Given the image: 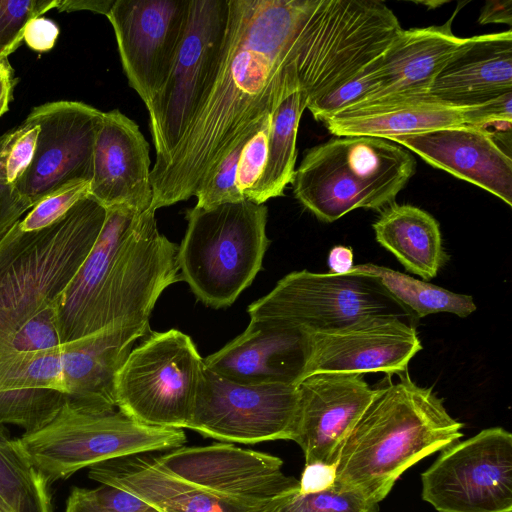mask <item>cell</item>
Listing matches in <instances>:
<instances>
[{
	"label": "cell",
	"instance_id": "4dcf8cb0",
	"mask_svg": "<svg viewBox=\"0 0 512 512\" xmlns=\"http://www.w3.org/2000/svg\"><path fill=\"white\" fill-rule=\"evenodd\" d=\"M380 57L350 80L310 103L306 109L314 119L323 122L329 116L363 102L376 92L381 85Z\"/></svg>",
	"mask_w": 512,
	"mask_h": 512
},
{
	"label": "cell",
	"instance_id": "1f68e13d",
	"mask_svg": "<svg viewBox=\"0 0 512 512\" xmlns=\"http://www.w3.org/2000/svg\"><path fill=\"white\" fill-rule=\"evenodd\" d=\"M39 126L29 114L0 137V184L14 186L28 168L35 153Z\"/></svg>",
	"mask_w": 512,
	"mask_h": 512
},
{
	"label": "cell",
	"instance_id": "8992f818",
	"mask_svg": "<svg viewBox=\"0 0 512 512\" xmlns=\"http://www.w3.org/2000/svg\"><path fill=\"white\" fill-rule=\"evenodd\" d=\"M402 31L382 1L317 0L301 31L296 57L307 106L376 61Z\"/></svg>",
	"mask_w": 512,
	"mask_h": 512
},
{
	"label": "cell",
	"instance_id": "2e32d148",
	"mask_svg": "<svg viewBox=\"0 0 512 512\" xmlns=\"http://www.w3.org/2000/svg\"><path fill=\"white\" fill-rule=\"evenodd\" d=\"M167 472L211 493L249 503L284 502L299 492L277 456L233 443L180 447L155 455Z\"/></svg>",
	"mask_w": 512,
	"mask_h": 512
},
{
	"label": "cell",
	"instance_id": "f1b7e54d",
	"mask_svg": "<svg viewBox=\"0 0 512 512\" xmlns=\"http://www.w3.org/2000/svg\"><path fill=\"white\" fill-rule=\"evenodd\" d=\"M348 273L377 279L392 298L404 308H409L418 318L439 312L464 318L476 310L469 295L449 291L388 267L371 263L353 265Z\"/></svg>",
	"mask_w": 512,
	"mask_h": 512
},
{
	"label": "cell",
	"instance_id": "d4e9b609",
	"mask_svg": "<svg viewBox=\"0 0 512 512\" xmlns=\"http://www.w3.org/2000/svg\"><path fill=\"white\" fill-rule=\"evenodd\" d=\"M512 92V31L470 37L440 71L428 94L477 105Z\"/></svg>",
	"mask_w": 512,
	"mask_h": 512
},
{
	"label": "cell",
	"instance_id": "bcb514c9",
	"mask_svg": "<svg viewBox=\"0 0 512 512\" xmlns=\"http://www.w3.org/2000/svg\"><path fill=\"white\" fill-rule=\"evenodd\" d=\"M15 191L14 186L0 184V207L13 195Z\"/></svg>",
	"mask_w": 512,
	"mask_h": 512
},
{
	"label": "cell",
	"instance_id": "f546056e",
	"mask_svg": "<svg viewBox=\"0 0 512 512\" xmlns=\"http://www.w3.org/2000/svg\"><path fill=\"white\" fill-rule=\"evenodd\" d=\"M49 486L0 425V500L8 512H53Z\"/></svg>",
	"mask_w": 512,
	"mask_h": 512
},
{
	"label": "cell",
	"instance_id": "d6986e66",
	"mask_svg": "<svg viewBox=\"0 0 512 512\" xmlns=\"http://www.w3.org/2000/svg\"><path fill=\"white\" fill-rule=\"evenodd\" d=\"M377 392L361 374L317 373L298 383L293 441L301 447L305 465L335 468L347 436Z\"/></svg>",
	"mask_w": 512,
	"mask_h": 512
},
{
	"label": "cell",
	"instance_id": "e575fe53",
	"mask_svg": "<svg viewBox=\"0 0 512 512\" xmlns=\"http://www.w3.org/2000/svg\"><path fill=\"white\" fill-rule=\"evenodd\" d=\"M90 182L74 181L35 204L18 222L22 231L41 230L64 216L78 201L89 195Z\"/></svg>",
	"mask_w": 512,
	"mask_h": 512
},
{
	"label": "cell",
	"instance_id": "277c9868",
	"mask_svg": "<svg viewBox=\"0 0 512 512\" xmlns=\"http://www.w3.org/2000/svg\"><path fill=\"white\" fill-rule=\"evenodd\" d=\"M402 146L383 138L343 136L309 149L292 180L296 199L319 220L391 204L415 172Z\"/></svg>",
	"mask_w": 512,
	"mask_h": 512
},
{
	"label": "cell",
	"instance_id": "836d02e7",
	"mask_svg": "<svg viewBox=\"0 0 512 512\" xmlns=\"http://www.w3.org/2000/svg\"><path fill=\"white\" fill-rule=\"evenodd\" d=\"M373 503L353 490H338L333 486L321 491L300 494L283 503L275 512H377Z\"/></svg>",
	"mask_w": 512,
	"mask_h": 512
},
{
	"label": "cell",
	"instance_id": "f6af8a7d",
	"mask_svg": "<svg viewBox=\"0 0 512 512\" xmlns=\"http://www.w3.org/2000/svg\"><path fill=\"white\" fill-rule=\"evenodd\" d=\"M9 62L0 64V117L8 111L14 85Z\"/></svg>",
	"mask_w": 512,
	"mask_h": 512
},
{
	"label": "cell",
	"instance_id": "4fadbf2b",
	"mask_svg": "<svg viewBox=\"0 0 512 512\" xmlns=\"http://www.w3.org/2000/svg\"><path fill=\"white\" fill-rule=\"evenodd\" d=\"M297 411L298 384H239L205 366L188 429L226 443L293 441Z\"/></svg>",
	"mask_w": 512,
	"mask_h": 512
},
{
	"label": "cell",
	"instance_id": "52a82bcc",
	"mask_svg": "<svg viewBox=\"0 0 512 512\" xmlns=\"http://www.w3.org/2000/svg\"><path fill=\"white\" fill-rule=\"evenodd\" d=\"M15 441L51 485L111 459L180 448L187 438L183 429L145 425L119 409L94 412L68 400L49 423Z\"/></svg>",
	"mask_w": 512,
	"mask_h": 512
},
{
	"label": "cell",
	"instance_id": "c3c4849f",
	"mask_svg": "<svg viewBox=\"0 0 512 512\" xmlns=\"http://www.w3.org/2000/svg\"><path fill=\"white\" fill-rule=\"evenodd\" d=\"M0 512H8L3 502L0 500Z\"/></svg>",
	"mask_w": 512,
	"mask_h": 512
},
{
	"label": "cell",
	"instance_id": "5bb4252c",
	"mask_svg": "<svg viewBox=\"0 0 512 512\" xmlns=\"http://www.w3.org/2000/svg\"><path fill=\"white\" fill-rule=\"evenodd\" d=\"M512 92L477 105H457L428 93L394 96L359 104L326 118L337 136L392 137L437 129L476 126L491 133L511 131Z\"/></svg>",
	"mask_w": 512,
	"mask_h": 512
},
{
	"label": "cell",
	"instance_id": "d590c367",
	"mask_svg": "<svg viewBox=\"0 0 512 512\" xmlns=\"http://www.w3.org/2000/svg\"><path fill=\"white\" fill-rule=\"evenodd\" d=\"M249 139L234 147L215 167L206 182L197 189L194 194L197 198L195 206L211 208L245 200L237 188L236 172L240 153Z\"/></svg>",
	"mask_w": 512,
	"mask_h": 512
},
{
	"label": "cell",
	"instance_id": "7bdbcfd3",
	"mask_svg": "<svg viewBox=\"0 0 512 512\" xmlns=\"http://www.w3.org/2000/svg\"><path fill=\"white\" fill-rule=\"evenodd\" d=\"M115 0H59L57 9L60 12L89 10L107 16Z\"/></svg>",
	"mask_w": 512,
	"mask_h": 512
},
{
	"label": "cell",
	"instance_id": "7402d4cb",
	"mask_svg": "<svg viewBox=\"0 0 512 512\" xmlns=\"http://www.w3.org/2000/svg\"><path fill=\"white\" fill-rule=\"evenodd\" d=\"M88 477L126 490L159 512H275L286 502L249 503L211 493L167 472L152 453L96 464L89 467Z\"/></svg>",
	"mask_w": 512,
	"mask_h": 512
},
{
	"label": "cell",
	"instance_id": "ffe728a7",
	"mask_svg": "<svg viewBox=\"0 0 512 512\" xmlns=\"http://www.w3.org/2000/svg\"><path fill=\"white\" fill-rule=\"evenodd\" d=\"M149 144L138 125L119 110L103 112L93 151L89 195L106 209L147 210L153 199Z\"/></svg>",
	"mask_w": 512,
	"mask_h": 512
},
{
	"label": "cell",
	"instance_id": "d6a6232c",
	"mask_svg": "<svg viewBox=\"0 0 512 512\" xmlns=\"http://www.w3.org/2000/svg\"><path fill=\"white\" fill-rule=\"evenodd\" d=\"M59 0H0V64L22 43L27 24L57 8Z\"/></svg>",
	"mask_w": 512,
	"mask_h": 512
},
{
	"label": "cell",
	"instance_id": "ba28073f",
	"mask_svg": "<svg viewBox=\"0 0 512 512\" xmlns=\"http://www.w3.org/2000/svg\"><path fill=\"white\" fill-rule=\"evenodd\" d=\"M204 379L205 364L190 336L151 331L116 374L117 409L145 425L188 428Z\"/></svg>",
	"mask_w": 512,
	"mask_h": 512
},
{
	"label": "cell",
	"instance_id": "cb8c5ba5",
	"mask_svg": "<svg viewBox=\"0 0 512 512\" xmlns=\"http://www.w3.org/2000/svg\"><path fill=\"white\" fill-rule=\"evenodd\" d=\"M453 18L442 25L403 29L380 57V88L359 104L428 93L440 71L470 40L453 34Z\"/></svg>",
	"mask_w": 512,
	"mask_h": 512
},
{
	"label": "cell",
	"instance_id": "484cf974",
	"mask_svg": "<svg viewBox=\"0 0 512 512\" xmlns=\"http://www.w3.org/2000/svg\"><path fill=\"white\" fill-rule=\"evenodd\" d=\"M102 230L88 257L63 292L59 311V332L66 350L85 338L100 278L134 218L140 214L117 206L106 209Z\"/></svg>",
	"mask_w": 512,
	"mask_h": 512
},
{
	"label": "cell",
	"instance_id": "7c38bea8",
	"mask_svg": "<svg viewBox=\"0 0 512 512\" xmlns=\"http://www.w3.org/2000/svg\"><path fill=\"white\" fill-rule=\"evenodd\" d=\"M438 512H512V435L501 427L445 448L421 475Z\"/></svg>",
	"mask_w": 512,
	"mask_h": 512
},
{
	"label": "cell",
	"instance_id": "9a60e30c",
	"mask_svg": "<svg viewBox=\"0 0 512 512\" xmlns=\"http://www.w3.org/2000/svg\"><path fill=\"white\" fill-rule=\"evenodd\" d=\"M189 11L190 0H115L107 14L128 83L146 107L170 76Z\"/></svg>",
	"mask_w": 512,
	"mask_h": 512
},
{
	"label": "cell",
	"instance_id": "ac0fdd59",
	"mask_svg": "<svg viewBox=\"0 0 512 512\" xmlns=\"http://www.w3.org/2000/svg\"><path fill=\"white\" fill-rule=\"evenodd\" d=\"M304 334L306 356L301 380L317 373L401 374L422 349L415 328L395 314L370 316L340 328Z\"/></svg>",
	"mask_w": 512,
	"mask_h": 512
},
{
	"label": "cell",
	"instance_id": "9c48e42d",
	"mask_svg": "<svg viewBox=\"0 0 512 512\" xmlns=\"http://www.w3.org/2000/svg\"><path fill=\"white\" fill-rule=\"evenodd\" d=\"M156 210L138 214L100 278L86 337L104 329L149 324L161 293L181 281L178 246L161 234Z\"/></svg>",
	"mask_w": 512,
	"mask_h": 512
},
{
	"label": "cell",
	"instance_id": "8fae6325",
	"mask_svg": "<svg viewBox=\"0 0 512 512\" xmlns=\"http://www.w3.org/2000/svg\"><path fill=\"white\" fill-rule=\"evenodd\" d=\"M396 301L373 277L360 274L294 271L248 306L252 321L303 332L340 328L366 317L395 314ZM400 316V315H399Z\"/></svg>",
	"mask_w": 512,
	"mask_h": 512
},
{
	"label": "cell",
	"instance_id": "30bf717a",
	"mask_svg": "<svg viewBox=\"0 0 512 512\" xmlns=\"http://www.w3.org/2000/svg\"><path fill=\"white\" fill-rule=\"evenodd\" d=\"M228 12V0H190L186 31L170 76L146 107L156 151L151 171L168 160L211 87Z\"/></svg>",
	"mask_w": 512,
	"mask_h": 512
},
{
	"label": "cell",
	"instance_id": "4316f807",
	"mask_svg": "<svg viewBox=\"0 0 512 512\" xmlns=\"http://www.w3.org/2000/svg\"><path fill=\"white\" fill-rule=\"evenodd\" d=\"M372 226L377 242L424 281L434 278L448 259L439 223L418 207L391 203Z\"/></svg>",
	"mask_w": 512,
	"mask_h": 512
},
{
	"label": "cell",
	"instance_id": "7dc6e473",
	"mask_svg": "<svg viewBox=\"0 0 512 512\" xmlns=\"http://www.w3.org/2000/svg\"><path fill=\"white\" fill-rule=\"evenodd\" d=\"M419 4H423V5H432V8H436L437 6L439 5H442L446 2L444 1H434V2H418Z\"/></svg>",
	"mask_w": 512,
	"mask_h": 512
},
{
	"label": "cell",
	"instance_id": "3957f363",
	"mask_svg": "<svg viewBox=\"0 0 512 512\" xmlns=\"http://www.w3.org/2000/svg\"><path fill=\"white\" fill-rule=\"evenodd\" d=\"M378 392L347 436L335 465L333 487L382 501L398 478L430 454L462 437L463 424L430 387L406 371Z\"/></svg>",
	"mask_w": 512,
	"mask_h": 512
},
{
	"label": "cell",
	"instance_id": "8d00e7d4",
	"mask_svg": "<svg viewBox=\"0 0 512 512\" xmlns=\"http://www.w3.org/2000/svg\"><path fill=\"white\" fill-rule=\"evenodd\" d=\"M270 124L271 116L264 120L259 131L246 142L240 153L236 184L245 199L249 197L263 174Z\"/></svg>",
	"mask_w": 512,
	"mask_h": 512
},
{
	"label": "cell",
	"instance_id": "b9f144b4",
	"mask_svg": "<svg viewBox=\"0 0 512 512\" xmlns=\"http://www.w3.org/2000/svg\"><path fill=\"white\" fill-rule=\"evenodd\" d=\"M481 25L500 23L512 25V0L486 1L479 15Z\"/></svg>",
	"mask_w": 512,
	"mask_h": 512
},
{
	"label": "cell",
	"instance_id": "603a6c76",
	"mask_svg": "<svg viewBox=\"0 0 512 512\" xmlns=\"http://www.w3.org/2000/svg\"><path fill=\"white\" fill-rule=\"evenodd\" d=\"M305 356L303 331L250 320L240 335L203 361L212 372L239 384H298Z\"/></svg>",
	"mask_w": 512,
	"mask_h": 512
},
{
	"label": "cell",
	"instance_id": "5b68a950",
	"mask_svg": "<svg viewBox=\"0 0 512 512\" xmlns=\"http://www.w3.org/2000/svg\"><path fill=\"white\" fill-rule=\"evenodd\" d=\"M267 215L264 204L247 199L187 211L177 264L181 281L203 304L228 307L253 282L270 242Z\"/></svg>",
	"mask_w": 512,
	"mask_h": 512
},
{
	"label": "cell",
	"instance_id": "ab89813d",
	"mask_svg": "<svg viewBox=\"0 0 512 512\" xmlns=\"http://www.w3.org/2000/svg\"><path fill=\"white\" fill-rule=\"evenodd\" d=\"M335 468L321 464L305 465L299 480V493L307 494L329 488L333 485Z\"/></svg>",
	"mask_w": 512,
	"mask_h": 512
},
{
	"label": "cell",
	"instance_id": "74e56055",
	"mask_svg": "<svg viewBox=\"0 0 512 512\" xmlns=\"http://www.w3.org/2000/svg\"><path fill=\"white\" fill-rule=\"evenodd\" d=\"M91 493L102 507L114 512H149L154 509L136 495L114 486L100 484L91 489Z\"/></svg>",
	"mask_w": 512,
	"mask_h": 512
},
{
	"label": "cell",
	"instance_id": "6da1fadb",
	"mask_svg": "<svg viewBox=\"0 0 512 512\" xmlns=\"http://www.w3.org/2000/svg\"><path fill=\"white\" fill-rule=\"evenodd\" d=\"M107 210L90 195L37 231L18 221L0 238V425L23 433L49 423L77 393L75 355L58 311L92 250Z\"/></svg>",
	"mask_w": 512,
	"mask_h": 512
},
{
	"label": "cell",
	"instance_id": "44dd1931",
	"mask_svg": "<svg viewBox=\"0 0 512 512\" xmlns=\"http://www.w3.org/2000/svg\"><path fill=\"white\" fill-rule=\"evenodd\" d=\"M389 140L416 153L430 165L512 205L511 152L485 129L457 126Z\"/></svg>",
	"mask_w": 512,
	"mask_h": 512
},
{
	"label": "cell",
	"instance_id": "7a4b0ae2",
	"mask_svg": "<svg viewBox=\"0 0 512 512\" xmlns=\"http://www.w3.org/2000/svg\"><path fill=\"white\" fill-rule=\"evenodd\" d=\"M317 0H228L218 68L183 137L150 172L157 210L188 200L215 167L251 138L280 102L300 89L296 57Z\"/></svg>",
	"mask_w": 512,
	"mask_h": 512
},
{
	"label": "cell",
	"instance_id": "e0dca14e",
	"mask_svg": "<svg viewBox=\"0 0 512 512\" xmlns=\"http://www.w3.org/2000/svg\"><path fill=\"white\" fill-rule=\"evenodd\" d=\"M39 126L32 161L14 188L34 206L74 181H88L103 112L83 102L55 101L32 109Z\"/></svg>",
	"mask_w": 512,
	"mask_h": 512
},
{
	"label": "cell",
	"instance_id": "ee69618b",
	"mask_svg": "<svg viewBox=\"0 0 512 512\" xmlns=\"http://www.w3.org/2000/svg\"><path fill=\"white\" fill-rule=\"evenodd\" d=\"M330 273L346 274L353 267V250L350 247L334 246L328 255Z\"/></svg>",
	"mask_w": 512,
	"mask_h": 512
},
{
	"label": "cell",
	"instance_id": "83f0119b",
	"mask_svg": "<svg viewBox=\"0 0 512 512\" xmlns=\"http://www.w3.org/2000/svg\"><path fill=\"white\" fill-rule=\"evenodd\" d=\"M306 107L307 98L299 89L284 98L271 115L264 171L247 200L264 204L284 195L296 170L297 131Z\"/></svg>",
	"mask_w": 512,
	"mask_h": 512
},
{
	"label": "cell",
	"instance_id": "f35d334b",
	"mask_svg": "<svg viewBox=\"0 0 512 512\" xmlns=\"http://www.w3.org/2000/svg\"><path fill=\"white\" fill-rule=\"evenodd\" d=\"M58 35L59 28L55 22L37 17L27 24L23 41L34 51L46 52L54 47Z\"/></svg>",
	"mask_w": 512,
	"mask_h": 512
},
{
	"label": "cell",
	"instance_id": "60d3db41",
	"mask_svg": "<svg viewBox=\"0 0 512 512\" xmlns=\"http://www.w3.org/2000/svg\"><path fill=\"white\" fill-rule=\"evenodd\" d=\"M64 512H114L102 507L93 497L91 489L74 486L66 499ZM149 512H159L153 509Z\"/></svg>",
	"mask_w": 512,
	"mask_h": 512
}]
</instances>
